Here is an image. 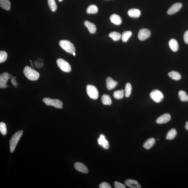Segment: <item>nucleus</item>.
Masks as SVG:
<instances>
[{
    "label": "nucleus",
    "instance_id": "obj_20",
    "mask_svg": "<svg viewBox=\"0 0 188 188\" xmlns=\"http://www.w3.org/2000/svg\"><path fill=\"white\" fill-rule=\"evenodd\" d=\"M11 5V3L9 0H0V6L5 10H10Z\"/></svg>",
    "mask_w": 188,
    "mask_h": 188
},
{
    "label": "nucleus",
    "instance_id": "obj_2",
    "mask_svg": "<svg viewBox=\"0 0 188 188\" xmlns=\"http://www.w3.org/2000/svg\"><path fill=\"white\" fill-rule=\"evenodd\" d=\"M23 133V131H19L13 134L11 139L9 141V145H10V151L11 153H13L14 151L17 144L21 137Z\"/></svg>",
    "mask_w": 188,
    "mask_h": 188
},
{
    "label": "nucleus",
    "instance_id": "obj_28",
    "mask_svg": "<svg viewBox=\"0 0 188 188\" xmlns=\"http://www.w3.org/2000/svg\"><path fill=\"white\" fill-rule=\"evenodd\" d=\"M179 99L182 102H185L188 101V96L185 91L180 90L178 92Z\"/></svg>",
    "mask_w": 188,
    "mask_h": 188
},
{
    "label": "nucleus",
    "instance_id": "obj_1",
    "mask_svg": "<svg viewBox=\"0 0 188 188\" xmlns=\"http://www.w3.org/2000/svg\"><path fill=\"white\" fill-rule=\"evenodd\" d=\"M24 73L26 77L31 81L37 80L39 77V72L32 69L29 66H26L24 67Z\"/></svg>",
    "mask_w": 188,
    "mask_h": 188
},
{
    "label": "nucleus",
    "instance_id": "obj_10",
    "mask_svg": "<svg viewBox=\"0 0 188 188\" xmlns=\"http://www.w3.org/2000/svg\"><path fill=\"white\" fill-rule=\"evenodd\" d=\"M171 119V116L169 114L166 113L163 114L161 116L157 118L156 122L157 124H162L168 122Z\"/></svg>",
    "mask_w": 188,
    "mask_h": 188
},
{
    "label": "nucleus",
    "instance_id": "obj_19",
    "mask_svg": "<svg viewBox=\"0 0 188 188\" xmlns=\"http://www.w3.org/2000/svg\"><path fill=\"white\" fill-rule=\"evenodd\" d=\"M155 142V140L154 138H149L144 142L143 147L146 149H149L154 145Z\"/></svg>",
    "mask_w": 188,
    "mask_h": 188
},
{
    "label": "nucleus",
    "instance_id": "obj_31",
    "mask_svg": "<svg viewBox=\"0 0 188 188\" xmlns=\"http://www.w3.org/2000/svg\"><path fill=\"white\" fill-rule=\"evenodd\" d=\"M48 3L51 10L53 12H55L57 8V6L55 0H48Z\"/></svg>",
    "mask_w": 188,
    "mask_h": 188
},
{
    "label": "nucleus",
    "instance_id": "obj_21",
    "mask_svg": "<svg viewBox=\"0 0 188 188\" xmlns=\"http://www.w3.org/2000/svg\"><path fill=\"white\" fill-rule=\"evenodd\" d=\"M169 45L171 49L173 52H175L178 51L179 46H178V42L176 39H170L169 41Z\"/></svg>",
    "mask_w": 188,
    "mask_h": 188
},
{
    "label": "nucleus",
    "instance_id": "obj_37",
    "mask_svg": "<svg viewBox=\"0 0 188 188\" xmlns=\"http://www.w3.org/2000/svg\"><path fill=\"white\" fill-rule=\"evenodd\" d=\"M34 64H35L36 67L40 68L42 67L44 64L42 62H37L36 61H34Z\"/></svg>",
    "mask_w": 188,
    "mask_h": 188
},
{
    "label": "nucleus",
    "instance_id": "obj_4",
    "mask_svg": "<svg viewBox=\"0 0 188 188\" xmlns=\"http://www.w3.org/2000/svg\"><path fill=\"white\" fill-rule=\"evenodd\" d=\"M43 101L46 105L52 106L57 109H62L63 104L61 101L57 99H52L49 98H45L43 99Z\"/></svg>",
    "mask_w": 188,
    "mask_h": 188
},
{
    "label": "nucleus",
    "instance_id": "obj_13",
    "mask_svg": "<svg viewBox=\"0 0 188 188\" xmlns=\"http://www.w3.org/2000/svg\"><path fill=\"white\" fill-rule=\"evenodd\" d=\"M125 185L129 187L132 188H140L141 186L140 185L137 181L136 180L128 179L125 182Z\"/></svg>",
    "mask_w": 188,
    "mask_h": 188
},
{
    "label": "nucleus",
    "instance_id": "obj_15",
    "mask_svg": "<svg viewBox=\"0 0 188 188\" xmlns=\"http://www.w3.org/2000/svg\"><path fill=\"white\" fill-rule=\"evenodd\" d=\"M118 82L115 81L111 77H108L106 79V85L109 90H111L117 86Z\"/></svg>",
    "mask_w": 188,
    "mask_h": 188
},
{
    "label": "nucleus",
    "instance_id": "obj_14",
    "mask_svg": "<svg viewBox=\"0 0 188 188\" xmlns=\"http://www.w3.org/2000/svg\"><path fill=\"white\" fill-rule=\"evenodd\" d=\"M74 167L78 171L83 173H87L89 172L86 167L83 163L81 162H77L75 163Z\"/></svg>",
    "mask_w": 188,
    "mask_h": 188
},
{
    "label": "nucleus",
    "instance_id": "obj_9",
    "mask_svg": "<svg viewBox=\"0 0 188 188\" xmlns=\"http://www.w3.org/2000/svg\"><path fill=\"white\" fill-rule=\"evenodd\" d=\"M9 79V74L7 72L2 73L0 76V88H6L8 87L6 85L7 81Z\"/></svg>",
    "mask_w": 188,
    "mask_h": 188
},
{
    "label": "nucleus",
    "instance_id": "obj_27",
    "mask_svg": "<svg viewBox=\"0 0 188 188\" xmlns=\"http://www.w3.org/2000/svg\"><path fill=\"white\" fill-rule=\"evenodd\" d=\"M109 36L112 38L114 41H118L121 39V34L117 32H111L109 34Z\"/></svg>",
    "mask_w": 188,
    "mask_h": 188
},
{
    "label": "nucleus",
    "instance_id": "obj_34",
    "mask_svg": "<svg viewBox=\"0 0 188 188\" xmlns=\"http://www.w3.org/2000/svg\"><path fill=\"white\" fill-rule=\"evenodd\" d=\"M115 188H125L126 187L124 184L119 183V182L116 181L114 183Z\"/></svg>",
    "mask_w": 188,
    "mask_h": 188
},
{
    "label": "nucleus",
    "instance_id": "obj_12",
    "mask_svg": "<svg viewBox=\"0 0 188 188\" xmlns=\"http://www.w3.org/2000/svg\"><path fill=\"white\" fill-rule=\"evenodd\" d=\"M182 4L181 3H176L172 5L168 9L167 13L169 15H172L177 12L182 8Z\"/></svg>",
    "mask_w": 188,
    "mask_h": 188
},
{
    "label": "nucleus",
    "instance_id": "obj_22",
    "mask_svg": "<svg viewBox=\"0 0 188 188\" xmlns=\"http://www.w3.org/2000/svg\"><path fill=\"white\" fill-rule=\"evenodd\" d=\"M102 101L104 105H109L112 104L111 98L107 94H104L102 96Z\"/></svg>",
    "mask_w": 188,
    "mask_h": 188
},
{
    "label": "nucleus",
    "instance_id": "obj_5",
    "mask_svg": "<svg viewBox=\"0 0 188 188\" xmlns=\"http://www.w3.org/2000/svg\"><path fill=\"white\" fill-rule=\"evenodd\" d=\"M57 64L62 71L69 73L71 71V67L69 64L63 59L59 58L56 60Z\"/></svg>",
    "mask_w": 188,
    "mask_h": 188
},
{
    "label": "nucleus",
    "instance_id": "obj_26",
    "mask_svg": "<svg viewBox=\"0 0 188 188\" xmlns=\"http://www.w3.org/2000/svg\"><path fill=\"white\" fill-rule=\"evenodd\" d=\"M132 35V33L131 31H127L123 32L121 37L122 41L124 42H126Z\"/></svg>",
    "mask_w": 188,
    "mask_h": 188
},
{
    "label": "nucleus",
    "instance_id": "obj_30",
    "mask_svg": "<svg viewBox=\"0 0 188 188\" xmlns=\"http://www.w3.org/2000/svg\"><path fill=\"white\" fill-rule=\"evenodd\" d=\"M132 85L129 83H127L125 86V95L126 97H129L132 92Z\"/></svg>",
    "mask_w": 188,
    "mask_h": 188
},
{
    "label": "nucleus",
    "instance_id": "obj_33",
    "mask_svg": "<svg viewBox=\"0 0 188 188\" xmlns=\"http://www.w3.org/2000/svg\"><path fill=\"white\" fill-rule=\"evenodd\" d=\"M0 131L1 134L3 135H5L7 134L6 125L4 122H1L0 123Z\"/></svg>",
    "mask_w": 188,
    "mask_h": 188
},
{
    "label": "nucleus",
    "instance_id": "obj_7",
    "mask_svg": "<svg viewBox=\"0 0 188 188\" xmlns=\"http://www.w3.org/2000/svg\"><path fill=\"white\" fill-rule=\"evenodd\" d=\"M151 98L155 102L159 103L163 100L164 96L160 91L157 90H154L152 91L150 94Z\"/></svg>",
    "mask_w": 188,
    "mask_h": 188
},
{
    "label": "nucleus",
    "instance_id": "obj_8",
    "mask_svg": "<svg viewBox=\"0 0 188 188\" xmlns=\"http://www.w3.org/2000/svg\"><path fill=\"white\" fill-rule=\"evenodd\" d=\"M151 34V31L149 29H146V28H142L139 31L138 39L140 41L145 40L150 37Z\"/></svg>",
    "mask_w": 188,
    "mask_h": 188
},
{
    "label": "nucleus",
    "instance_id": "obj_24",
    "mask_svg": "<svg viewBox=\"0 0 188 188\" xmlns=\"http://www.w3.org/2000/svg\"><path fill=\"white\" fill-rule=\"evenodd\" d=\"M168 75L171 78L176 81L179 80L181 79V76L178 72L176 71H170L168 73Z\"/></svg>",
    "mask_w": 188,
    "mask_h": 188
},
{
    "label": "nucleus",
    "instance_id": "obj_32",
    "mask_svg": "<svg viewBox=\"0 0 188 188\" xmlns=\"http://www.w3.org/2000/svg\"><path fill=\"white\" fill-rule=\"evenodd\" d=\"M7 54L5 51H1L0 52V63H2L6 60L7 58Z\"/></svg>",
    "mask_w": 188,
    "mask_h": 188
},
{
    "label": "nucleus",
    "instance_id": "obj_41",
    "mask_svg": "<svg viewBox=\"0 0 188 188\" xmlns=\"http://www.w3.org/2000/svg\"><path fill=\"white\" fill-rule=\"evenodd\" d=\"M58 1H62L63 0H58Z\"/></svg>",
    "mask_w": 188,
    "mask_h": 188
},
{
    "label": "nucleus",
    "instance_id": "obj_36",
    "mask_svg": "<svg viewBox=\"0 0 188 188\" xmlns=\"http://www.w3.org/2000/svg\"><path fill=\"white\" fill-rule=\"evenodd\" d=\"M184 39L185 42L188 44V30L185 31L184 35Z\"/></svg>",
    "mask_w": 188,
    "mask_h": 188
},
{
    "label": "nucleus",
    "instance_id": "obj_16",
    "mask_svg": "<svg viewBox=\"0 0 188 188\" xmlns=\"http://www.w3.org/2000/svg\"><path fill=\"white\" fill-rule=\"evenodd\" d=\"M84 25L88 28L89 31L91 34H94L96 33L97 28L94 23L89 22L88 21H85L84 22Z\"/></svg>",
    "mask_w": 188,
    "mask_h": 188
},
{
    "label": "nucleus",
    "instance_id": "obj_17",
    "mask_svg": "<svg viewBox=\"0 0 188 188\" xmlns=\"http://www.w3.org/2000/svg\"><path fill=\"white\" fill-rule=\"evenodd\" d=\"M110 20L114 24L119 25L122 22L121 17L117 14H113L110 16Z\"/></svg>",
    "mask_w": 188,
    "mask_h": 188
},
{
    "label": "nucleus",
    "instance_id": "obj_42",
    "mask_svg": "<svg viewBox=\"0 0 188 188\" xmlns=\"http://www.w3.org/2000/svg\"><path fill=\"white\" fill-rule=\"evenodd\" d=\"M31 66H33V64H32V62H31Z\"/></svg>",
    "mask_w": 188,
    "mask_h": 188
},
{
    "label": "nucleus",
    "instance_id": "obj_3",
    "mask_svg": "<svg viewBox=\"0 0 188 188\" xmlns=\"http://www.w3.org/2000/svg\"><path fill=\"white\" fill-rule=\"evenodd\" d=\"M60 46L66 52L73 54L75 51V48L71 41L68 40H61L59 42Z\"/></svg>",
    "mask_w": 188,
    "mask_h": 188
},
{
    "label": "nucleus",
    "instance_id": "obj_25",
    "mask_svg": "<svg viewBox=\"0 0 188 188\" xmlns=\"http://www.w3.org/2000/svg\"><path fill=\"white\" fill-rule=\"evenodd\" d=\"M124 90H123L115 91L113 93V97L116 99H121L124 97Z\"/></svg>",
    "mask_w": 188,
    "mask_h": 188
},
{
    "label": "nucleus",
    "instance_id": "obj_6",
    "mask_svg": "<svg viewBox=\"0 0 188 188\" xmlns=\"http://www.w3.org/2000/svg\"><path fill=\"white\" fill-rule=\"evenodd\" d=\"M86 92L89 97L92 99H96L98 98V91L95 86L91 85H87Z\"/></svg>",
    "mask_w": 188,
    "mask_h": 188
},
{
    "label": "nucleus",
    "instance_id": "obj_40",
    "mask_svg": "<svg viewBox=\"0 0 188 188\" xmlns=\"http://www.w3.org/2000/svg\"><path fill=\"white\" fill-rule=\"evenodd\" d=\"M73 55H74V56H75V52L73 53Z\"/></svg>",
    "mask_w": 188,
    "mask_h": 188
},
{
    "label": "nucleus",
    "instance_id": "obj_18",
    "mask_svg": "<svg viewBox=\"0 0 188 188\" xmlns=\"http://www.w3.org/2000/svg\"><path fill=\"white\" fill-rule=\"evenodd\" d=\"M128 14L132 18H137L141 15V12L138 9H131L128 11Z\"/></svg>",
    "mask_w": 188,
    "mask_h": 188
},
{
    "label": "nucleus",
    "instance_id": "obj_43",
    "mask_svg": "<svg viewBox=\"0 0 188 188\" xmlns=\"http://www.w3.org/2000/svg\"><path fill=\"white\" fill-rule=\"evenodd\" d=\"M30 62H31V60H30Z\"/></svg>",
    "mask_w": 188,
    "mask_h": 188
},
{
    "label": "nucleus",
    "instance_id": "obj_11",
    "mask_svg": "<svg viewBox=\"0 0 188 188\" xmlns=\"http://www.w3.org/2000/svg\"><path fill=\"white\" fill-rule=\"evenodd\" d=\"M99 145L103 147L104 149H108L109 147V142L106 140L105 136L103 134H101L98 139Z\"/></svg>",
    "mask_w": 188,
    "mask_h": 188
},
{
    "label": "nucleus",
    "instance_id": "obj_35",
    "mask_svg": "<svg viewBox=\"0 0 188 188\" xmlns=\"http://www.w3.org/2000/svg\"><path fill=\"white\" fill-rule=\"evenodd\" d=\"M100 188H111V185L109 183L106 182H103L101 183L99 185Z\"/></svg>",
    "mask_w": 188,
    "mask_h": 188
},
{
    "label": "nucleus",
    "instance_id": "obj_38",
    "mask_svg": "<svg viewBox=\"0 0 188 188\" xmlns=\"http://www.w3.org/2000/svg\"><path fill=\"white\" fill-rule=\"evenodd\" d=\"M15 79H16V77H13V78H12V79H11V82H12V84L13 85H14L15 86V87H16V86L17 87V85H16V84H18V83H16V81H15Z\"/></svg>",
    "mask_w": 188,
    "mask_h": 188
},
{
    "label": "nucleus",
    "instance_id": "obj_23",
    "mask_svg": "<svg viewBox=\"0 0 188 188\" xmlns=\"http://www.w3.org/2000/svg\"><path fill=\"white\" fill-rule=\"evenodd\" d=\"M177 134L175 129L172 128L169 131L166 135V139L168 140L173 139L175 138Z\"/></svg>",
    "mask_w": 188,
    "mask_h": 188
},
{
    "label": "nucleus",
    "instance_id": "obj_39",
    "mask_svg": "<svg viewBox=\"0 0 188 188\" xmlns=\"http://www.w3.org/2000/svg\"><path fill=\"white\" fill-rule=\"evenodd\" d=\"M185 128L188 131V121L186 122Z\"/></svg>",
    "mask_w": 188,
    "mask_h": 188
},
{
    "label": "nucleus",
    "instance_id": "obj_29",
    "mask_svg": "<svg viewBox=\"0 0 188 188\" xmlns=\"http://www.w3.org/2000/svg\"><path fill=\"white\" fill-rule=\"evenodd\" d=\"M98 9L96 5L89 6L87 9L86 12L88 14H95L98 12Z\"/></svg>",
    "mask_w": 188,
    "mask_h": 188
}]
</instances>
